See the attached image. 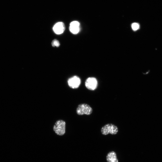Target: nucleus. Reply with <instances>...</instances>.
Listing matches in <instances>:
<instances>
[{
    "instance_id": "obj_1",
    "label": "nucleus",
    "mask_w": 162,
    "mask_h": 162,
    "mask_svg": "<svg viewBox=\"0 0 162 162\" xmlns=\"http://www.w3.org/2000/svg\"><path fill=\"white\" fill-rule=\"evenodd\" d=\"M65 122L62 120L57 121L54 125L53 129L55 133L60 136H63L65 132Z\"/></svg>"
},
{
    "instance_id": "obj_2",
    "label": "nucleus",
    "mask_w": 162,
    "mask_h": 162,
    "mask_svg": "<svg viewBox=\"0 0 162 162\" xmlns=\"http://www.w3.org/2000/svg\"><path fill=\"white\" fill-rule=\"evenodd\" d=\"M92 112V108L88 105L82 104L78 105L76 113L79 115H90Z\"/></svg>"
},
{
    "instance_id": "obj_3",
    "label": "nucleus",
    "mask_w": 162,
    "mask_h": 162,
    "mask_svg": "<svg viewBox=\"0 0 162 162\" xmlns=\"http://www.w3.org/2000/svg\"><path fill=\"white\" fill-rule=\"evenodd\" d=\"M118 131L117 127L112 124H106L101 130V133L104 135H107L109 134L115 135L117 133Z\"/></svg>"
},
{
    "instance_id": "obj_4",
    "label": "nucleus",
    "mask_w": 162,
    "mask_h": 162,
    "mask_svg": "<svg viewBox=\"0 0 162 162\" xmlns=\"http://www.w3.org/2000/svg\"><path fill=\"white\" fill-rule=\"evenodd\" d=\"M85 85L87 89L91 90L96 89L98 86V82L96 78L90 77L88 78L85 82Z\"/></svg>"
},
{
    "instance_id": "obj_5",
    "label": "nucleus",
    "mask_w": 162,
    "mask_h": 162,
    "mask_svg": "<svg viewBox=\"0 0 162 162\" xmlns=\"http://www.w3.org/2000/svg\"><path fill=\"white\" fill-rule=\"evenodd\" d=\"M68 82L69 86L73 89L78 88L81 84L80 78L78 76H74L69 79Z\"/></svg>"
},
{
    "instance_id": "obj_6",
    "label": "nucleus",
    "mask_w": 162,
    "mask_h": 162,
    "mask_svg": "<svg viewBox=\"0 0 162 162\" xmlns=\"http://www.w3.org/2000/svg\"><path fill=\"white\" fill-rule=\"evenodd\" d=\"M65 30L64 24L62 22L56 23L53 27V30L56 34L60 35L63 33Z\"/></svg>"
},
{
    "instance_id": "obj_7",
    "label": "nucleus",
    "mask_w": 162,
    "mask_h": 162,
    "mask_svg": "<svg viewBox=\"0 0 162 162\" xmlns=\"http://www.w3.org/2000/svg\"><path fill=\"white\" fill-rule=\"evenodd\" d=\"M80 24L77 21L72 22L70 24V30L74 34H76L80 30Z\"/></svg>"
},
{
    "instance_id": "obj_8",
    "label": "nucleus",
    "mask_w": 162,
    "mask_h": 162,
    "mask_svg": "<svg viewBox=\"0 0 162 162\" xmlns=\"http://www.w3.org/2000/svg\"><path fill=\"white\" fill-rule=\"evenodd\" d=\"M107 162H118L116 153L113 151L110 152L107 155Z\"/></svg>"
},
{
    "instance_id": "obj_9",
    "label": "nucleus",
    "mask_w": 162,
    "mask_h": 162,
    "mask_svg": "<svg viewBox=\"0 0 162 162\" xmlns=\"http://www.w3.org/2000/svg\"><path fill=\"white\" fill-rule=\"evenodd\" d=\"M132 29L134 31L138 30L139 28V25L137 23H133L132 25Z\"/></svg>"
},
{
    "instance_id": "obj_10",
    "label": "nucleus",
    "mask_w": 162,
    "mask_h": 162,
    "mask_svg": "<svg viewBox=\"0 0 162 162\" xmlns=\"http://www.w3.org/2000/svg\"><path fill=\"white\" fill-rule=\"evenodd\" d=\"M51 44L53 47H59L60 45L57 39H55L53 41Z\"/></svg>"
}]
</instances>
